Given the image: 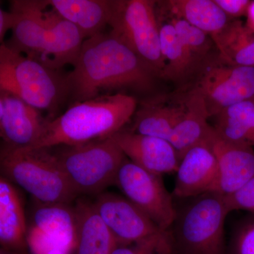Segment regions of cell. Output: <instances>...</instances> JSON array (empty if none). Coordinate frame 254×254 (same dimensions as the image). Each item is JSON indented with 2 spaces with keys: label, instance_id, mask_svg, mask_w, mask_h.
Listing matches in <instances>:
<instances>
[{
  "label": "cell",
  "instance_id": "1",
  "mask_svg": "<svg viewBox=\"0 0 254 254\" xmlns=\"http://www.w3.org/2000/svg\"><path fill=\"white\" fill-rule=\"evenodd\" d=\"M157 77L125 43L110 33H102L85 40L66 80L68 95L81 102L100 96L101 92L121 88L150 91Z\"/></svg>",
  "mask_w": 254,
  "mask_h": 254
},
{
  "label": "cell",
  "instance_id": "2",
  "mask_svg": "<svg viewBox=\"0 0 254 254\" xmlns=\"http://www.w3.org/2000/svg\"><path fill=\"white\" fill-rule=\"evenodd\" d=\"M11 10L17 16L11 48L48 67L59 71L74 66L85 38L46 1L14 0Z\"/></svg>",
  "mask_w": 254,
  "mask_h": 254
},
{
  "label": "cell",
  "instance_id": "3",
  "mask_svg": "<svg viewBox=\"0 0 254 254\" xmlns=\"http://www.w3.org/2000/svg\"><path fill=\"white\" fill-rule=\"evenodd\" d=\"M136 108V98L124 93L75 102L63 115L49 120L41 139L31 148L79 145L108 138L123 129Z\"/></svg>",
  "mask_w": 254,
  "mask_h": 254
},
{
  "label": "cell",
  "instance_id": "4",
  "mask_svg": "<svg viewBox=\"0 0 254 254\" xmlns=\"http://www.w3.org/2000/svg\"><path fill=\"white\" fill-rule=\"evenodd\" d=\"M1 176L43 203H72L78 195L51 148H16L1 144Z\"/></svg>",
  "mask_w": 254,
  "mask_h": 254
},
{
  "label": "cell",
  "instance_id": "5",
  "mask_svg": "<svg viewBox=\"0 0 254 254\" xmlns=\"http://www.w3.org/2000/svg\"><path fill=\"white\" fill-rule=\"evenodd\" d=\"M187 200L169 230L175 254H227L225 195L211 191Z\"/></svg>",
  "mask_w": 254,
  "mask_h": 254
},
{
  "label": "cell",
  "instance_id": "6",
  "mask_svg": "<svg viewBox=\"0 0 254 254\" xmlns=\"http://www.w3.org/2000/svg\"><path fill=\"white\" fill-rule=\"evenodd\" d=\"M0 91L50 114L68 95L66 76L4 43L0 46Z\"/></svg>",
  "mask_w": 254,
  "mask_h": 254
},
{
  "label": "cell",
  "instance_id": "7",
  "mask_svg": "<svg viewBox=\"0 0 254 254\" xmlns=\"http://www.w3.org/2000/svg\"><path fill=\"white\" fill-rule=\"evenodd\" d=\"M73 190L98 195L114 185L127 158L111 137L75 145L51 148Z\"/></svg>",
  "mask_w": 254,
  "mask_h": 254
},
{
  "label": "cell",
  "instance_id": "8",
  "mask_svg": "<svg viewBox=\"0 0 254 254\" xmlns=\"http://www.w3.org/2000/svg\"><path fill=\"white\" fill-rule=\"evenodd\" d=\"M157 1L111 0V33L144 61L158 77L165 68L160 48Z\"/></svg>",
  "mask_w": 254,
  "mask_h": 254
},
{
  "label": "cell",
  "instance_id": "9",
  "mask_svg": "<svg viewBox=\"0 0 254 254\" xmlns=\"http://www.w3.org/2000/svg\"><path fill=\"white\" fill-rule=\"evenodd\" d=\"M114 185L161 230H170L176 217L177 208L173 193L165 188L162 176L147 171L127 158L119 170Z\"/></svg>",
  "mask_w": 254,
  "mask_h": 254
},
{
  "label": "cell",
  "instance_id": "10",
  "mask_svg": "<svg viewBox=\"0 0 254 254\" xmlns=\"http://www.w3.org/2000/svg\"><path fill=\"white\" fill-rule=\"evenodd\" d=\"M191 91L203 98L212 118L227 107L254 99V67L235 66L221 60L210 63L200 71Z\"/></svg>",
  "mask_w": 254,
  "mask_h": 254
},
{
  "label": "cell",
  "instance_id": "11",
  "mask_svg": "<svg viewBox=\"0 0 254 254\" xmlns=\"http://www.w3.org/2000/svg\"><path fill=\"white\" fill-rule=\"evenodd\" d=\"M93 203L119 245H129L170 237L125 196L103 192Z\"/></svg>",
  "mask_w": 254,
  "mask_h": 254
},
{
  "label": "cell",
  "instance_id": "12",
  "mask_svg": "<svg viewBox=\"0 0 254 254\" xmlns=\"http://www.w3.org/2000/svg\"><path fill=\"white\" fill-rule=\"evenodd\" d=\"M50 120L14 95L0 91V136L3 145L31 148L41 139Z\"/></svg>",
  "mask_w": 254,
  "mask_h": 254
},
{
  "label": "cell",
  "instance_id": "13",
  "mask_svg": "<svg viewBox=\"0 0 254 254\" xmlns=\"http://www.w3.org/2000/svg\"><path fill=\"white\" fill-rule=\"evenodd\" d=\"M110 137L130 161L147 171L160 176L176 173L180 157L167 140L125 128Z\"/></svg>",
  "mask_w": 254,
  "mask_h": 254
},
{
  "label": "cell",
  "instance_id": "14",
  "mask_svg": "<svg viewBox=\"0 0 254 254\" xmlns=\"http://www.w3.org/2000/svg\"><path fill=\"white\" fill-rule=\"evenodd\" d=\"M209 138L190 148L182 157L176 172L173 192L175 198L187 200L215 191L218 162Z\"/></svg>",
  "mask_w": 254,
  "mask_h": 254
},
{
  "label": "cell",
  "instance_id": "15",
  "mask_svg": "<svg viewBox=\"0 0 254 254\" xmlns=\"http://www.w3.org/2000/svg\"><path fill=\"white\" fill-rule=\"evenodd\" d=\"M209 142L218 162L215 191L225 196L231 195L254 177L253 147L227 141L214 128Z\"/></svg>",
  "mask_w": 254,
  "mask_h": 254
},
{
  "label": "cell",
  "instance_id": "16",
  "mask_svg": "<svg viewBox=\"0 0 254 254\" xmlns=\"http://www.w3.org/2000/svg\"><path fill=\"white\" fill-rule=\"evenodd\" d=\"M28 228L52 247L68 254L74 253L77 220L72 203H43L35 200Z\"/></svg>",
  "mask_w": 254,
  "mask_h": 254
},
{
  "label": "cell",
  "instance_id": "17",
  "mask_svg": "<svg viewBox=\"0 0 254 254\" xmlns=\"http://www.w3.org/2000/svg\"><path fill=\"white\" fill-rule=\"evenodd\" d=\"M28 224L22 198L16 187L0 177V244L1 248L26 254Z\"/></svg>",
  "mask_w": 254,
  "mask_h": 254
},
{
  "label": "cell",
  "instance_id": "18",
  "mask_svg": "<svg viewBox=\"0 0 254 254\" xmlns=\"http://www.w3.org/2000/svg\"><path fill=\"white\" fill-rule=\"evenodd\" d=\"M77 220L74 254H111L119 245L93 201L78 198L73 203Z\"/></svg>",
  "mask_w": 254,
  "mask_h": 254
},
{
  "label": "cell",
  "instance_id": "19",
  "mask_svg": "<svg viewBox=\"0 0 254 254\" xmlns=\"http://www.w3.org/2000/svg\"><path fill=\"white\" fill-rule=\"evenodd\" d=\"M184 100L185 115L168 140L180 160L190 148L206 141L213 131V126L208 123L210 117L203 98L190 90Z\"/></svg>",
  "mask_w": 254,
  "mask_h": 254
},
{
  "label": "cell",
  "instance_id": "20",
  "mask_svg": "<svg viewBox=\"0 0 254 254\" xmlns=\"http://www.w3.org/2000/svg\"><path fill=\"white\" fill-rule=\"evenodd\" d=\"M47 4L79 30L85 40L109 25L111 0H46Z\"/></svg>",
  "mask_w": 254,
  "mask_h": 254
},
{
  "label": "cell",
  "instance_id": "21",
  "mask_svg": "<svg viewBox=\"0 0 254 254\" xmlns=\"http://www.w3.org/2000/svg\"><path fill=\"white\" fill-rule=\"evenodd\" d=\"M186 110L185 100L172 103L158 100L142 105L135 113L131 131L168 141Z\"/></svg>",
  "mask_w": 254,
  "mask_h": 254
},
{
  "label": "cell",
  "instance_id": "22",
  "mask_svg": "<svg viewBox=\"0 0 254 254\" xmlns=\"http://www.w3.org/2000/svg\"><path fill=\"white\" fill-rule=\"evenodd\" d=\"M165 4L171 18L185 20L210 36L218 34L230 22L214 0H170Z\"/></svg>",
  "mask_w": 254,
  "mask_h": 254
},
{
  "label": "cell",
  "instance_id": "23",
  "mask_svg": "<svg viewBox=\"0 0 254 254\" xmlns=\"http://www.w3.org/2000/svg\"><path fill=\"white\" fill-rule=\"evenodd\" d=\"M211 38L218 48L219 58L224 63L254 67V33L242 21H230Z\"/></svg>",
  "mask_w": 254,
  "mask_h": 254
},
{
  "label": "cell",
  "instance_id": "24",
  "mask_svg": "<svg viewBox=\"0 0 254 254\" xmlns=\"http://www.w3.org/2000/svg\"><path fill=\"white\" fill-rule=\"evenodd\" d=\"M212 118L219 136L254 148V98L227 107Z\"/></svg>",
  "mask_w": 254,
  "mask_h": 254
},
{
  "label": "cell",
  "instance_id": "25",
  "mask_svg": "<svg viewBox=\"0 0 254 254\" xmlns=\"http://www.w3.org/2000/svg\"><path fill=\"white\" fill-rule=\"evenodd\" d=\"M160 26V48L165 59V69L160 78L173 81L185 79L193 71L195 66L175 28L168 21Z\"/></svg>",
  "mask_w": 254,
  "mask_h": 254
},
{
  "label": "cell",
  "instance_id": "26",
  "mask_svg": "<svg viewBox=\"0 0 254 254\" xmlns=\"http://www.w3.org/2000/svg\"><path fill=\"white\" fill-rule=\"evenodd\" d=\"M170 22L175 28L177 36L195 66L207 58L213 45H215L212 38H209L208 34L185 20L170 18Z\"/></svg>",
  "mask_w": 254,
  "mask_h": 254
},
{
  "label": "cell",
  "instance_id": "27",
  "mask_svg": "<svg viewBox=\"0 0 254 254\" xmlns=\"http://www.w3.org/2000/svg\"><path fill=\"white\" fill-rule=\"evenodd\" d=\"M111 254H175L171 236L129 244L118 245Z\"/></svg>",
  "mask_w": 254,
  "mask_h": 254
},
{
  "label": "cell",
  "instance_id": "28",
  "mask_svg": "<svg viewBox=\"0 0 254 254\" xmlns=\"http://www.w3.org/2000/svg\"><path fill=\"white\" fill-rule=\"evenodd\" d=\"M227 254H254V218L237 227L227 247Z\"/></svg>",
  "mask_w": 254,
  "mask_h": 254
},
{
  "label": "cell",
  "instance_id": "29",
  "mask_svg": "<svg viewBox=\"0 0 254 254\" xmlns=\"http://www.w3.org/2000/svg\"><path fill=\"white\" fill-rule=\"evenodd\" d=\"M225 198L230 213L244 210L254 213V177L240 190Z\"/></svg>",
  "mask_w": 254,
  "mask_h": 254
},
{
  "label": "cell",
  "instance_id": "30",
  "mask_svg": "<svg viewBox=\"0 0 254 254\" xmlns=\"http://www.w3.org/2000/svg\"><path fill=\"white\" fill-rule=\"evenodd\" d=\"M229 18H240L247 15L252 1L250 0H214Z\"/></svg>",
  "mask_w": 254,
  "mask_h": 254
},
{
  "label": "cell",
  "instance_id": "31",
  "mask_svg": "<svg viewBox=\"0 0 254 254\" xmlns=\"http://www.w3.org/2000/svg\"><path fill=\"white\" fill-rule=\"evenodd\" d=\"M17 16L13 11L0 9V42L4 43V37L9 30L12 31L16 23Z\"/></svg>",
  "mask_w": 254,
  "mask_h": 254
},
{
  "label": "cell",
  "instance_id": "32",
  "mask_svg": "<svg viewBox=\"0 0 254 254\" xmlns=\"http://www.w3.org/2000/svg\"><path fill=\"white\" fill-rule=\"evenodd\" d=\"M246 16H247L246 26L254 33V1H252Z\"/></svg>",
  "mask_w": 254,
  "mask_h": 254
},
{
  "label": "cell",
  "instance_id": "33",
  "mask_svg": "<svg viewBox=\"0 0 254 254\" xmlns=\"http://www.w3.org/2000/svg\"><path fill=\"white\" fill-rule=\"evenodd\" d=\"M36 254H66V252H64L63 250H60L59 249L54 248H49L47 249L46 250L42 251V252H39V253Z\"/></svg>",
  "mask_w": 254,
  "mask_h": 254
},
{
  "label": "cell",
  "instance_id": "34",
  "mask_svg": "<svg viewBox=\"0 0 254 254\" xmlns=\"http://www.w3.org/2000/svg\"><path fill=\"white\" fill-rule=\"evenodd\" d=\"M0 254H17L14 253V252H9V251L4 250V249L1 248V249H0Z\"/></svg>",
  "mask_w": 254,
  "mask_h": 254
}]
</instances>
